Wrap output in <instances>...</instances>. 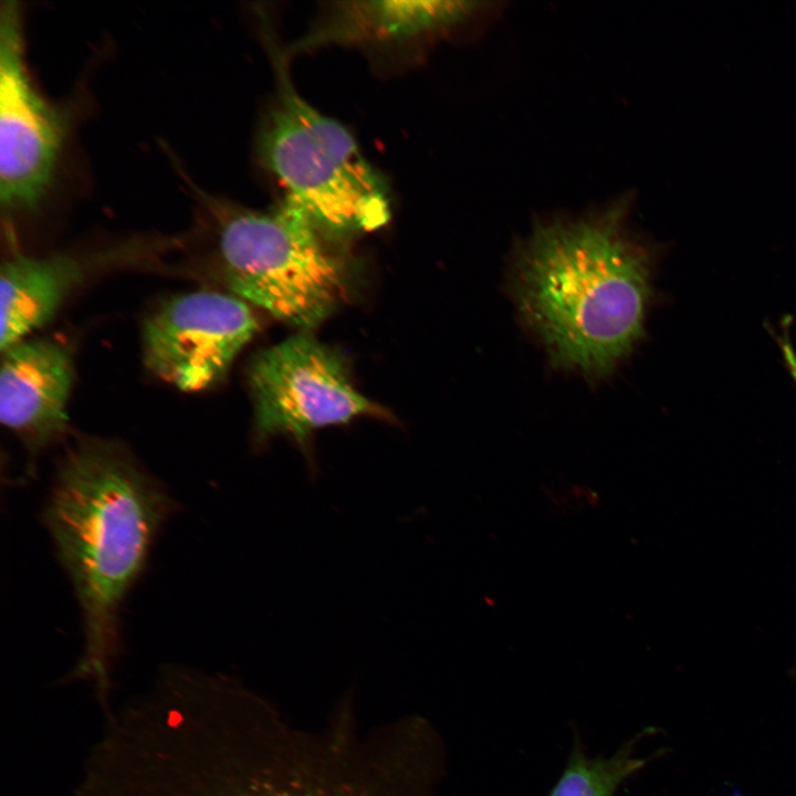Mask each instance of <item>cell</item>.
<instances>
[{
  "instance_id": "cell-9",
  "label": "cell",
  "mask_w": 796,
  "mask_h": 796,
  "mask_svg": "<svg viewBox=\"0 0 796 796\" xmlns=\"http://www.w3.org/2000/svg\"><path fill=\"white\" fill-rule=\"evenodd\" d=\"M468 1H339L286 54L322 45L402 42L446 33L476 10Z\"/></svg>"
},
{
  "instance_id": "cell-8",
  "label": "cell",
  "mask_w": 796,
  "mask_h": 796,
  "mask_svg": "<svg viewBox=\"0 0 796 796\" xmlns=\"http://www.w3.org/2000/svg\"><path fill=\"white\" fill-rule=\"evenodd\" d=\"M1 352V422L36 453L65 431L74 375L71 350L55 339L36 338Z\"/></svg>"
},
{
  "instance_id": "cell-5",
  "label": "cell",
  "mask_w": 796,
  "mask_h": 796,
  "mask_svg": "<svg viewBox=\"0 0 796 796\" xmlns=\"http://www.w3.org/2000/svg\"><path fill=\"white\" fill-rule=\"evenodd\" d=\"M67 114L33 86L23 60L19 3L0 9V199L8 210L34 209L51 185Z\"/></svg>"
},
{
  "instance_id": "cell-6",
  "label": "cell",
  "mask_w": 796,
  "mask_h": 796,
  "mask_svg": "<svg viewBox=\"0 0 796 796\" xmlns=\"http://www.w3.org/2000/svg\"><path fill=\"white\" fill-rule=\"evenodd\" d=\"M258 329L250 306L235 295L193 291L161 303L142 328L144 363L184 391L220 381Z\"/></svg>"
},
{
  "instance_id": "cell-3",
  "label": "cell",
  "mask_w": 796,
  "mask_h": 796,
  "mask_svg": "<svg viewBox=\"0 0 796 796\" xmlns=\"http://www.w3.org/2000/svg\"><path fill=\"white\" fill-rule=\"evenodd\" d=\"M229 289L276 318L311 328L344 300L348 271L335 244L292 197L268 210L210 200Z\"/></svg>"
},
{
  "instance_id": "cell-10",
  "label": "cell",
  "mask_w": 796,
  "mask_h": 796,
  "mask_svg": "<svg viewBox=\"0 0 796 796\" xmlns=\"http://www.w3.org/2000/svg\"><path fill=\"white\" fill-rule=\"evenodd\" d=\"M92 265L71 255L17 254L1 266V350L48 323Z\"/></svg>"
},
{
  "instance_id": "cell-1",
  "label": "cell",
  "mask_w": 796,
  "mask_h": 796,
  "mask_svg": "<svg viewBox=\"0 0 796 796\" xmlns=\"http://www.w3.org/2000/svg\"><path fill=\"white\" fill-rule=\"evenodd\" d=\"M172 506L123 444L87 438L65 453L44 507L84 622V651L72 678L93 681L104 709L123 601Z\"/></svg>"
},
{
  "instance_id": "cell-4",
  "label": "cell",
  "mask_w": 796,
  "mask_h": 796,
  "mask_svg": "<svg viewBox=\"0 0 796 796\" xmlns=\"http://www.w3.org/2000/svg\"><path fill=\"white\" fill-rule=\"evenodd\" d=\"M258 443L284 434L304 446L322 427L364 415L388 417L352 385L342 357L308 335L259 353L248 368Z\"/></svg>"
},
{
  "instance_id": "cell-11",
  "label": "cell",
  "mask_w": 796,
  "mask_h": 796,
  "mask_svg": "<svg viewBox=\"0 0 796 796\" xmlns=\"http://www.w3.org/2000/svg\"><path fill=\"white\" fill-rule=\"evenodd\" d=\"M271 46L277 82V100L328 148L355 180L373 192L386 195L379 175L365 159L350 133L297 94L287 73L286 54L281 53L273 44Z\"/></svg>"
},
{
  "instance_id": "cell-12",
  "label": "cell",
  "mask_w": 796,
  "mask_h": 796,
  "mask_svg": "<svg viewBox=\"0 0 796 796\" xmlns=\"http://www.w3.org/2000/svg\"><path fill=\"white\" fill-rule=\"evenodd\" d=\"M643 763L628 746L610 758L590 760L574 754L549 796H614L619 784Z\"/></svg>"
},
{
  "instance_id": "cell-2",
  "label": "cell",
  "mask_w": 796,
  "mask_h": 796,
  "mask_svg": "<svg viewBox=\"0 0 796 796\" xmlns=\"http://www.w3.org/2000/svg\"><path fill=\"white\" fill-rule=\"evenodd\" d=\"M628 207L542 222L520 249L516 304L558 366L603 376L643 334L651 258L628 231Z\"/></svg>"
},
{
  "instance_id": "cell-7",
  "label": "cell",
  "mask_w": 796,
  "mask_h": 796,
  "mask_svg": "<svg viewBox=\"0 0 796 796\" xmlns=\"http://www.w3.org/2000/svg\"><path fill=\"white\" fill-rule=\"evenodd\" d=\"M258 153L286 195L332 238L375 230L389 219L387 195L355 180L279 100L260 130Z\"/></svg>"
}]
</instances>
